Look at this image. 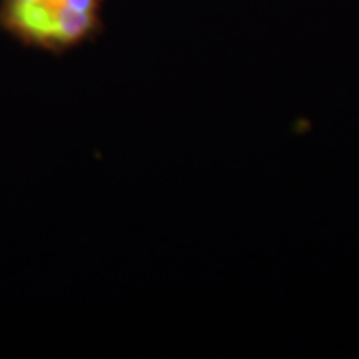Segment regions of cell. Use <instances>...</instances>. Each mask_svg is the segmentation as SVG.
Returning <instances> with one entry per match:
<instances>
[{
    "mask_svg": "<svg viewBox=\"0 0 359 359\" xmlns=\"http://www.w3.org/2000/svg\"><path fill=\"white\" fill-rule=\"evenodd\" d=\"M100 0H2L0 26L30 48H76L100 26Z\"/></svg>",
    "mask_w": 359,
    "mask_h": 359,
    "instance_id": "6da1fadb",
    "label": "cell"
}]
</instances>
